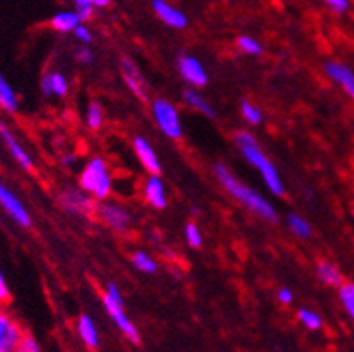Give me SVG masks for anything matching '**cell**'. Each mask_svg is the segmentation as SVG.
<instances>
[{
    "instance_id": "6da1fadb",
    "label": "cell",
    "mask_w": 354,
    "mask_h": 352,
    "mask_svg": "<svg viewBox=\"0 0 354 352\" xmlns=\"http://www.w3.org/2000/svg\"><path fill=\"white\" fill-rule=\"evenodd\" d=\"M215 176H217L218 183L224 187V190L230 194L231 198L240 201L245 208H249L250 212H254L256 215L263 217L265 221L268 222L277 221V210L273 208L272 203H270L266 198H263L261 194H257L254 189H250L249 185L240 182V180L231 173L230 167L224 166V164L221 163L215 164Z\"/></svg>"
},
{
    "instance_id": "7a4b0ae2",
    "label": "cell",
    "mask_w": 354,
    "mask_h": 352,
    "mask_svg": "<svg viewBox=\"0 0 354 352\" xmlns=\"http://www.w3.org/2000/svg\"><path fill=\"white\" fill-rule=\"evenodd\" d=\"M234 143L240 148L243 159L263 176V182L268 187L270 192L275 194V196H284L286 185L282 182V176L279 174L277 167L273 166L272 160L268 159V155L259 147L256 138L247 131H240L234 136Z\"/></svg>"
},
{
    "instance_id": "3957f363",
    "label": "cell",
    "mask_w": 354,
    "mask_h": 352,
    "mask_svg": "<svg viewBox=\"0 0 354 352\" xmlns=\"http://www.w3.org/2000/svg\"><path fill=\"white\" fill-rule=\"evenodd\" d=\"M78 185L94 199L104 201L113 190V176L102 157H92L80 173Z\"/></svg>"
},
{
    "instance_id": "277c9868",
    "label": "cell",
    "mask_w": 354,
    "mask_h": 352,
    "mask_svg": "<svg viewBox=\"0 0 354 352\" xmlns=\"http://www.w3.org/2000/svg\"><path fill=\"white\" fill-rule=\"evenodd\" d=\"M152 115L157 127L160 129L164 136H167L169 140H180L182 138V120H180L178 109L173 102H169L167 99H156L152 102Z\"/></svg>"
},
{
    "instance_id": "5b68a950",
    "label": "cell",
    "mask_w": 354,
    "mask_h": 352,
    "mask_svg": "<svg viewBox=\"0 0 354 352\" xmlns=\"http://www.w3.org/2000/svg\"><path fill=\"white\" fill-rule=\"evenodd\" d=\"M59 201L62 205L64 210H67L69 213L74 215H82V217H90V215H95V208L97 205L94 203V198L86 194L82 187H67L60 192Z\"/></svg>"
},
{
    "instance_id": "8992f818",
    "label": "cell",
    "mask_w": 354,
    "mask_h": 352,
    "mask_svg": "<svg viewBox=\"0 0 354 352\" xmlns=\"http://www.w3.org/2000/svg\"><path fill=\"white\" fill-rule=\"evenodd\" d=\"M95 215L108 225L109 229H113L115 232H127L131 229V224H133V215L127 208L120 206L118 203H109L102 201L101 205H97L95 208Z\"/></svg>"
},
{
    "instance_id": "52a82bcc",
    "label": "cell",
    "mask_w": 354,
    "mask_h": 352,
    "mask_svg": "<svg viewBox=\"0 0 354 352\" xmlns=\"http://www.w3.org/2000/svg\"><path fill=\"white\" fill-rule=\"evenodd\" d=\"M25 329L20 321L0 305V352H12L24 338Z\"/></svg>"
},
{
    "instance_id": "ba28073f",
    "label": "cell",
    "mask_w": 354,
    "mask_h": 352,
    "mask_svg": "<svg viewBox=\"0 0 354 352\" xmlns=\"http://www.w3.org/2000/svg\"><path fill=\"white\" fill-rule=\"evenodd\" d=\"M0 206L8 213L9 217L21 228H32V215L27 206L20 201V198L0 180Z\"/></svg>"
},
{
    "instance_id": "9c48e42d",
    "label": "cell",
    "mask_w": 354,
    "mask_h": 352,
    "mask_svg": "<svg viewBox=\"0 0 354 352\" xmlns=\"http://www.w3.org/2000/svg\"><path fill=\"white\" fill-rule=\"evenodd\" d=\"M102 303H104V310L108 312L109 319H111L113 324L125 335V338H129L133 344H140V331H138L136 326L133 324V321L127 317L124 305L113 302V299L108 298L106 295H102Z\"/></svg>"
},
{
    "instance_id": "30bf717a",
    "label": "cell",
    "mask_w": 354,
    "mask_h": 352,
    "mask_svg": "<svg viewBox=\"0 0 354 352\" xmlns=\"http://www.w3.org/2000/svg\"><path fill=\"white\" fill-rule=\"evenodd\" d=\"M176 67H178V73L183 82L189 83L192 89H203L208 83L207 71L198 58L192 57V55H182L176 62Z\"/></svg>"
},
{
    "instance_id": "8fae6325",
    "label": "cell",
    "mask_w": 354,
    "mask_h": 352,
    "mask_svg": "<svg viewBox=\"0 0 354 352\" xmlns=\"http://www.w3.org/2000/svg\"><path fill=\"white\" fill-rule=\"evenodd\" d=\"M0 140L4 141L6 148H8L9 154L12 155V159L20 164L25 171H34V160H32L30 154L25 150L24 145H21L20 141L16 140L12 131L8 127V124H6L2 118H0Z\"/></svg>"
},
{
    "instance_id": "7c38bea8",
    "label": "cell",
    "mask_w": 354,
    "mask_h": 352,
    "mask_svg": "<svg viewBox=\"0 0 354 352\" xmlns=\"http://www.w3.org/2000/svg\"><path fill=\"white\" fill-rule=\"evenodd\" d=\"M324 73L354 101V71L349 66L339 60H328L324 64Z\"/></svg>"
},
{
    "instance_id": "4fadbf2b",
    "label": "cell",
    "mask_w": 354,
    "mask_h": 352,
    "mask_svg": "<svg viewBox=\"0 0 354 352\" xmlns=\"http://www.w3.org/2000/svg\"><path fill=\"white\" fill-rule=\"evenodd\" d=\"M133 148L138 160H140L141 166L145 167V171H147L148 174H160L162 166H160L159 155H157V151L153 150L152 143H150L147 138H143V136H136V138L133 140Z\"/></svg>"
},
{
    "instance_id": "5bb4252c",
    "label": "cell",
    "mask_w": 354,
    "mask_h": 352,
    "mask_svg": "<svg viewBox=\"0 0 354 352\" xmlns=\"http://www.w3.org/2000/svg\"><path fill=\"white\" fill-rule=\"evenodd\" d=\"M152 9L157 15V18L162 21L167 27L176 28V30H183L189 25V19L185 12L180 11L173 4H169L167 0H152Z\"/></svg>"
},
{
    "instance_id": "9a60e30c",
    "label": "cell",
    "mask_w": 354,
    "mask_h": 352,
    "mask_svg": "<svg viewBox=\"0 0 354 352\" xmlns=\"http://www.w3.org/2000/svg\"><path fill=\"white\" fill-rule=\"evenodd\" d=\"M120 64L125 85L129 86V90H131L140 101H147V83H145V77L143 74H141L140 67H138L129 57H122Z\"/></svg>"
},
{
    "instance_id": "2e32d148",
    "label": "cell",
    "mask_w": 354,
    "mask_h": 352,
    "mask_svg": "<svg viewBox=\"0 0 354 352\" xmlns=\"http://www.w3.org/2000/svg\"><path fill=\"white\" fill-rule=\"evenodd\" d=\"M145 201L156 210H164L167 206L166 185H164L160 174H150L143 183Z\"/></svg>"
},
{
    "instance_id": "e0dca14e",
    "label": "cell",
    "mask_w": 354,
    "mask_h": 352,
    "mask_svg": "<svg viewBox=\"0 0 354 352\" xmlns=\"http://www.w3.org/2000/svg\"><path fill=\"white\" fill-rule=\"evenodd\" d=\"M41 92L46 97H64L69 93V80L66 77V74L59 73V71H51V73H46L41 80Z\"/></svg>"
},
{
    "instance_id": "ac0fdd59",
    "label": "cell",
    "mask_w": 354,
    "mask_h": 352,
    "mask_svg": "<svg viewBox=\"0 0 354 352\" xmlns=\"http://www.w3.org/2000/svg\"><path fill=\"white\" fill-rule=\"evenodd\" d=\"M76 331H78L80 338H82L83 344L88 349H97L99 344H101L97 326H95L94 319L90 317V315H80L78 322H76Z\"/></svg>"
},
{
    "instance_id": "d6986e66",
    "label": "cell",
    "mask_w": 354,
    "mask_h": 352,
    "mask_svg": "<svg viewBox=\"0 0 354 352\" xmlns=\"http://www.w3.org/2000/svg\"><path fill=\"white\" fill-rule=\"evenodd\" d=\"M80 24H83V19L80 18L78 12L69 11V9L55 12L50 19V27L53 28V30L60 32V34H69V32H74Z\"/></svg>"
},
{
    "instance_id": "ffe728a7",
    "label": "cell",
    "mask_w": 354,
    "mask_h": 352,
    "mask_svg": "<svg viewBox=\"0 0 354 352\" xmlns=\"http://www.w3.org/2000/svg\"><path fill=\"white\" fill-rule=\"evenodd\" d=\"M183 101H185V104L191 106L192 109H196V111H199L201 115L208 116V118H215V111L214 108H212L210 102L205 99V97L201 95L199 92H196L194 89H187V90H183Z\"/></svg>"
},
{
    "instance_id": "44dd1931",
    "label": "cell",
    "mask_w": 354,
    "mask_h": 352,
    "mask_svg": "<svg viewBox=\"0 0 354 352\" xmlns=\"http://www.w3.org/2000/svg\"><path fill=\"white\" fill-rule=\"evenodd\" d=\"M315 271H317V277L321 279V282L326 284V286L337 287V289L342 286V273H340L339 268L335 266V264L328 263V261H319L317 266H315Z\"/></svg>"
},
{
    "instance_id": "7402d4cb",
    "label": "cell",
    "mask_w": 354,
    "mask_h": 352,
    "mask_svg": "<svg viewBox=\"0 0 354 352\" xmlns=\"http://www.w3.org/2000/svg\"><path fill=\"white\" fill-rule=\"evenodd\" d=\"M0 108L11 115L18 111V95L11 83L4 77V74H0Z\"/></svg>"
},
{
    "instance_id": "603a6c76",
    "label": "cell",
    "mask_w": 354,
    "mask_h": 352,
    "mask_svg": "<svg viewBox=\"0 0 354 352\" xmlns=\"http://www.w3.org/2000/svg\"><path fill=\"white\" fill-rule=\"evenodd\" d=\"M133 266L136 268L141 273H147V275H153L159 270V264L153 259L150 254H147L145 250H136L133 254Z\"/></svg>"
},
{
    "instance_id": "cb8c5ba5",
    "label": "cell",
    "mask_w": 354,
    "mask_h": 352,
    "mask_svg": "<svg viewBox=\"0 0 354 352\" xmlns=\"http://www.w3.org/2000/svg\"><path fill=\"white\" fill-rule=\"evenodd\" d=\"M288 228L291 229V232L296 238H301V240H308L312 237V228L304 217H300L298 213H289L288 215Z\"/></svg>"
},
{
    "instance_id": "d4e9b609",
    "label": "cell",
    "mask_w": 354,
    "mask_h": 352,
    "mask_svg": "<svg viewBox=\"0 0 354 352\" xmlns=\"http://www.w3.org/2000/svg\"><path fill=\"white\" fill-rule=\"evenodd\" d=\"M339 298L351 321L354 322V282H342L339 287Z\"/></svg>"
},
{
    "instance_id": "484cf974",
    "label": "cell",
    "mask_w": 354,
    "mask_h": 352,
    "mask_svg": "<svg viewBox=\"0 0 354 352\" xmlns=\"http://www.w3.org/2000/svg\"><path fill=\"white\" fill-rule=\"evenodd\" d=\"M240 111L241 116H243V120L250 125H259L263 122V111L254 104L252 101L249 99H243L240 104Z\"/></svg>"
},
{
    "instance_id": "4316f807",
    "label": "cell",
    "mask_w": 354,
    "mask_h": 352,
    "mask_svg": "<svg viewBox=\"0 0 354 352\" xmlns=\"http://www.w3.org/2000/svg\"><path fill=\"white\" fill-rule=\"evenodd\" d=\"M104 124V111L99 102H90L86 109V125L90 131H99Z\"/></svg>"
},
{
    "instance_id": "83f0119b",
    "label": "cell",
    "mask_w": 354,
    "mask_h": 352,
    "mask_svg": "<svg viewBox=\"0 0 354 352\" xmlns=\"http://www.w3.org/2000/svg\"><path fill=\"white\" fill-rule=\"evenodd\" d=\"M298 321H300L305 328L310 329V331H317V329L323 326V319H321V315L317 314V312H314V310L305 308V306L298 310Z\"/></svg>"
},
{
    "instance_id": "f1b7e54d",
    "label": "cell",
    "mask_w": 354,
    "mask_h": 352,
    "mask_svg": "<svg viewBox=\"0 0 354 352\" xmlns=\"http://www.w3.org/2000/svg\"><path fill=\"white\" fill-rule=\"evenodd\" d=\"M236 46L241 53L252 55V57H257V55L263 53V46L257 39H254L252 35H240L236 39Z\"/></svg>"
},
{
    "instance_id": "f546056e",
    "label": "cell",
    "mask_w": 354,
    "mask_h": 352,
    "mask_svg": "<svg viewBox=\"0 0 354 352\" xmlns=\"http://www.w3.org/2000/svg\"><path fill=\"white\" fill-rule=\"evenodd\" d=\"M185 241H187L189 247L192 248H199L203 245V234L201 231H199L198 224H194V222H189L187 225H185Z\"/></svg>"
},
{
    "instance_id": "4dcf8cb0",
    "label": "cell",
    "mask_w": 354,
    "mask_h": 352,
    "mask_svg": "<svg viewBox=\"0 0 354 352\" xmlns=\"http://www.w3.org/2000/svg\"><path fill=\"white\" fill-rule=\"evenodd\" d=\"M12 352H43V349H41L39 342H37V338L34 335L25 331L24 338H21L20 344L16 345V349Z\"/></svg>"
},
{
    "instance_id": "1f68e13d",
    "label": "cell",
    "mask_w": 354,
    "mask_h": 352,
    "mask_svg": "<svg viewBox=\"0 0 354 352\" xmlns=\"http://www.w3.org/2000/svg\"><path fill=\"white\" fill-rule=\"evenodd\" d=\"M73 2H74V8H76L74 11L78 12L80 18H82L83 21H88V19L94 16L95 8L90 4V2H86V0H73Z\"/></svg>"
},
{
    "instance_id": "d6a6232c",
    "label": "cell",
    "mask_w": 354,
    "mask_h": 352,
    "mask_svg": "<svg viewBox=\"0 0 354 352\" xmlns=\"http://www.w3.org/2000/svg\"><path fill=\"white\" fill-rule=\"evenodd\" d=\"M73 34H74V37L78 39L80 43H83V44H90L92 41H94V35H92V32H90V28L86 27L85 24H80Z\"/></svg>"
},
{
    "instance_id": "836d02e7",
    "label": "cell",
    "mask_w": 354,
    "mask_h": 352,
    "mask_svg": "<svg viewBox=\"0 0 354 352\" xmlns=\"http://www.w3.org/2000/svg\"><path fill=\"white\" fill-rule=\"evenodd\" d=\"M104 295L108 296V298L113 299V302L124 305V296H122V290L118 289V286L115 282H108V286H106V289H104Z\"/></svg>"
},
{
    "instance_id": "e575fe53",
    "label": "cell",
    "mask_w": 354,
    "mask_h": 352,
    "mask_svg": "<svg viewBox=\"0 0 354 352\" xmlns=\"http://www.w3.org/2000/svg\"><path fill=\"white\" fill-rule=\"evenodd\" d=\"M74 58H76L80 64H85L86 66V64H90L92 60H94V53H92V50H90V48L82 46L74 51Z\"/></svg>"
},
{
    "instance_id": "d590c367",
    "label": "cell",
    "mask_w": 354,
    "mask_h": 352,
    "mask_svg": "<svg viewBox=\"0 0 354 352\" xmlns=\"http://www.w3.org/2000/svg\"><path fill=\"white\" fill-rule=\"evenodd\" d=\"M324 2H326L331 11L339 12V15L347 12V9H349V0H324Z\"/></svg>"
},
{
    "instance_id": "8d00e7d4",
    "label": "cell",
    "mask_w": 354,
    "mask_h": 352,
    "mask_svg": "<svg viewBox=\"0 0 354 352\" xmlns=\"http://www.w3.org/2000/svg\"><path fill=\"white\" fill-rule=\"evenodd\" d=\"M9 299H11V290H9L8 282H6L2 270H0V305H6Z\"/></svg>"
},
{
    "instance_id": "74e56055",
    "label": "cell",
    "mask_w": 354,
    "mask_h": 352,
    "mask_svg": "<svg viewBox=\"0 0 354 352\" xmlns=\"http://www.w3.org/2000/svg\"><path fill=\"white\" fill-rule=\"evenodd\" d=\"M277 298H279V302H281L282 305H289V303H292V299H295V295H292L291 289L282 287V289L277 293Z\"/></svg>"
},
{
    "instance_id": "f35d334b",
    "label": "cell",
    "mask_w": 354,
    "mask_h": 352,
    "mask_svg": "<svg viewBox=\"0 0 354 352\" xmlns=\"http://www.w3.org/2000/svg\"><path fill=\"white\" fill-rule=\"evenodd\" d=\"M86 2H90V4L94 6L95 9H97V8H108V6L111 4V0H86Z\"/></svg>"
},
{
    "instance_id": "ab89813d",
    "label": "cell",
    "mask_w": 354,
    "mask_h": 352,
    "mask_svg": "<svg viewBox=\"0 0 354 352\" xmlns=\"http://www.w3.org/2000/svg\"><path fill=\"white\" fill-rule=\"evenodd\" d=\"M74 163H76V155H66L62 159V164H66V166H71Z\"/></svg>"
},
{
    "instance_id": "60d3db41",
    "label": "cell",
    "mask_w": 354,
    "mask_h": 352,
    "mask_svg": "<svg viewBox=\"0 0 354 352\" xmlns=\"http://www.w3.org/2000/svg\"><path fill=\"white\" fill-rule=\"evenodd\" d=\"M353 215H354V210H353Z\"/></svg>"
}]
</instances>
